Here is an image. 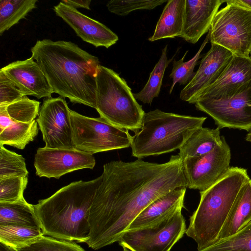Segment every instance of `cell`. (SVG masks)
Masks as SVG:
<instances>
[{"mask_svg": "<svg viewBox=\"0 0 251 251\" xmlns=\"http://www.w3.org/2000/svg\"><path fill=\"white\" fill-rule=\"evenodd\" d=\"M101 176L89 212V238L85 242L95 250L118 242L154 200L177 187H187L178 154L161 164L141 159L112 161L103 165Z\"/></svg>", "mask_w": 251, "mask_h": 251, "instance_id": "obj_1", "label": "cell"}, {"mask_svg": "<svg viewBox=\"0 0 251 251\" xmlns=\"http://www.w3.org/2000/svg\"><path fill=\"white\" fill-rule=\"evenodd\" d=\"M31 51L53 93L96 108L97 57L72 42L50 39L37 40Z\"/></svg>", "mask_w": 251, "mask_h": 251, "instance_id": "obj_2", "label": "cell"}, {"mask_svg": "<svg viewBox=\"0 0 251 251\" xmlns=\"http://www.w3.org/2000/svg\"><path fill=\"white\" fill-rule=\"evenodd\" d=\"M101 180L100 176L71 182L33 205L44 235L85 243L89 238V210Z\"/></svg>", "mask_w": 251, "mask_h": 251, "instance_id": "obj_3", "label": "cell"}, {"mask_svg": "<svg viewBox=\"0 0 251 251\" xmlns=\"http://www.w3.org/2000/svg\"><path fill=\"white\" fill-rule=\"evenodd\" d=\"M249 179L246 169L230 167L214 184L200 191V203L185 232L197 243L198 251L216 241L236 196Z\"/></svg>", "mask_w": 251, "mask_h": 251, "instance_id": "obj_4", "label": "cell"}, {"mask_svg": "<svg viewBox=\"0 0 251 251\" xmlns=\"http://www.w3.org/2000/svg\"><path fill=\"white\" fill-rule=\"evenodd\" d=\"M206 119L158 109L145 113L141 128L132 136V155L141 159L179 149Z\"/></svg>", "mask_w": 251, "mask_h": 251, "instance_id": "obj_5", "label": "cell"}, {"mask_svg": "<svg viewBox=\"0 0 251 251\" xmlns=\"http://www.w3.org/2000/svg\"><path fill=\"white\" fill-rule=\"evenodd\" d=\"M96 82V109L100 117L116 126L138 131L145 112L126 81L113 70L100 65Z\"/></svg>", "mask_w": 251, "mask_h": 251, "instance_id": "obj_6", "label": "cell"}, {"mask_svg": "<svg viewBox=\"0 0 251 251\" xmlns=\"http://www.w3.org/2000/svg\"><path fill=\"white\" fill-rule=\"evenodd\" d=\"M215 15L208 31L211 44L222 46L233 55L249 56L251 52V10L233 0Z\"/></svg>", "mask_w": 251, "mask_h": 251, "instance_id": "obj_7", "label": "cell"}, {"mask_svg": "<svg viewBox=\"0 0 251 251\" xmlns=\"http://www.w3.org/2000/svg\"><path fill=\"white\" fill-rule=\"evenodd\" d=\"M74 148L93 154L130 147L132 136L128 130L104 119L91 118L70 110Z\"/></svg>", "mask_w": 251, "mask_h": 251, "instance_id": "obj_8", "label": "cell"}, {"mask_svg": "<svg viewBox=\"0 0 251 251\" xmlns=\"http://www.w3.org/2000/svg\"><path fill=\"white\" fill-rule=\"evenodd\" d=\"M182 209L154 225L125 231L118 241L119 245L133 251H170L187 229Z\"/></svg>", "mask_w": 251, "mask_h": 251, "instance_id": "obj_9", "label": "cell"}, {"mask_svg": "<svg viewBox=\"0 0 251 251\" xmlns=\"http://www.w3.org/2000/svg\"><path fill=\"white\" fill-rule=\"evenodd\" d=\"M71 109L62 97L44 100L36 121L45 147L73 149Z\"/></svg>", "mask_w": 251, "mask_h": 251, "instance_id": "obj_10", "label": "cell"}, {"mask_svg": "<svg viewBox=\"0 0 251 251\" xmlns=\"http://www.w3.org/2000/svg\"><path fill=\"white\" fill-rule=\"evenodd\" d=\"M199 110L211 117L219 128L251 130V86L225 99H201L194 103Z\"/></svg>", "mask_w": 251, "mask_h": 251, "instance_id": "obj_11", "label": "cell"}, {"mask_svg": "<svg viewBox=\"0 0 251 251\" xmlns=\"http://www.w3.org/2000/svg\"><path fill=\"white\" fill-rule=\"evenodd\" d=\"M230 149L225 137L211 152L202 156L183 160L187 187L204 191L217 182L229 169Z\"/></svg>", "mask_w": 251, "mask_h": 251, "instance_id": "obj_12", "label": "cell"}, {"mask_svg": "<svg viewBox=\"0 0 251 251\" xmlns=\"http://www.w3.org/2000/svg\"><path fill=\"white\" fill-rule=\"evenodd\" d=\"M95 164L93 154L88 152L75 148L51 149L45 147L37 149L34 162L37 176L56 179L78 170L93 169Z\"/></svg>", "mask_w": 251, "mask_h": 251, "instance_id": "obj_13", "label": "cell"}, {"mask_svg": "<svg viewBox=\"0 0 251 251\" xmlns=\"http://www.w3.org/2000/svg\"><path fill=\"white\" fill-rule=\"evenodd\" d=\"M233 56L226 48L211 44L210 50L202 58L194 76L181 91L180 99L192 104L201 92L219 78Z\"/></svg>", "mask_w": 251, "mask_h": 251, "instance_id": "obj_14", "label": "cell"}, {"mask_svg": "<svg viewBox=\"0 0 251 251\" xmlns=\"http://www.w3.org/2000/svg\"><path fill=\"white\" fill-rule=\"evenodd\" d=\"M251 86V57L233 55L219 77L201 92L192 104L201 99H221L238 94Z\"/></svg>", "mask_w": 251, "mask_h": 251, "instance_id": "obj_15", "label": "cell"}, {"mask_svg": "<svg viewBox=\"0 0 251 251\" xmlns=\"http://www.w3.org/2000/svg\"><path fill=\"white\" fill-rule=\"evenodd\" d=\"M57 16L64 21L82 40L96 47L108 48L117 43L118 36L98 21L61 1L53 7Z\"/></svg>", "mask_w": 251, "mask_h": 251, "instance_id": "obj_16", "label": "cell"}, {"mask_svg": "<svg viewBox=\"0 0 251 251\" xmlns=\"http://www.w3.org/2000/svg\"><path fill=\"white\" fill-rule=\"evenodd\" d=\"M26 96L50 98L53 93L38 63L31 57L13 62L0 70Z\"/></svg>", "mask_w": 251, "mask_h": 251, "instance_id": "obj_17", "label": "cell"}, {"mask_svg": "<svg viewBox=\"0 0 251 251\" xmlns=\"http://www.w3.org/2000/svg\"><path fill=\"white\" fill-rule=\"evenodd\" d=\"M224 0H186L184 20L181 37L196 43L209 31L213 19Z\"/></svg>", "mask_w": 251, "mask_h": 251, "instance_id": "obj_18", "label": "cell"}, {"mask_svg": "<svg viewBox=\"0 0 251 251\" xmlns=\"http://www.w3.org/2000/svg\"><path fill=\"white\" fill-rule=\"evenodd\" d=\"M186 188L185 186L177 187L154 200L135 218L126 230L154 225L177 209H182Z\"/></svg>", "mask_w": 251, "mask_h": 251, "instance_id": "obj_19", "label": "cell"}, {"mask_svg": "<svg viewBox=\"0 0 251 251\" xmlns=\"http://www.w3.org/2000/svg\"><path fill=\"white\" fill-rule=\"evenodd\" d=\"M251 221V179L250 178L236 196L215 242L236 233Z\"/></svg>", "mask_w": 251, "mask_h": 251, "instance_id": "obj_20", "label": "cell"}, {"mask_svg": "<svg viewBox=\"0 0 251 251\" xmlns=\"http://www.w3.org/2000/svg\"><path fill=\"white\" fill-rule=\"evenodd\" d=\"M186 0H168L149 41L181 37L184 20Z\"/></svg>", "mask_w": 251, "mask_h": 251, "instance_id": "obj_21", "label": "cell"}, {"mask_svg": "<svg viewBox=\"0 0 251 251\" xmlns=\"http://www.w3.org/2000/svg\"><path fill=\"white\" fill-rule=\"evenodd\" d=\"M220 128L201 127L197 129L179 149L178 154L183 160L203 155L213 151L222 143Z\"/></svg>", "mask_w": 251, "mask_h": 251, "instance_id": "obj_22", "label": "cell"}, {"mask_svg": "<svg viewBox=\"0 0 251 251\" xmlns=\"http://www.w3.org/2000/svg\"><path fill=\"white\" fill-rule=\"evenodd\" d=\"M2 224L41 229L33 205L25 198L13 202H0V225Z\"/></svg>", "mask_w": 251, "mask_h": 251, "instance_id": "obj_23", "label": "cell"}, {"mask_svg": "<svg viewBox=\"0 0 251 251\" xmlns=\"http://www.w3.org/2000/svg\"><path fill=\"white\" fill-rule=\"evenodd\" d=\"M37 1V0H0V35L35 8Z\"/></svg>", "mask_w": 251, "mask_h": 251, "instance_id": "obj_24", "label": "cell"}, {"mask_svg": "<svg viewBox=\"0 0 251 251\" xmlns=\"http://www.w3.org/2000/svg\"><path fill=\"white\" fill-rule=\"evenodd\" d=\"M37 124L35 120L30 123L14 122L0 131V144L24 149L37 135Z\"/></svg>", "mask_w": 251, "mask_h": 251, "instance_id": "obj_25", "label": "cell"}, {"mask_svg": "<svg viewBox=\"0 0 251 251\" xmlns=\"http://www.w3.org/2000/svg\"><path fill=\"white\" fill-rule=\"evenodd\" d=\"M167 46L166 45L162 50L161 56L150 73L149 80L144 88L139 92L133 93L136 100L151 104L153 99L158 97L166 69L173 59V57L168 59Z\"/></svg>", "mask_w": 251, "mask_h": 251, "instance_id": "obj_26", "label": "cell"}, {"mask_svg": "<svg viewBox=\"0 0 251 251\" xmlns=\"http://www.w3.org/2000/svg\"><path fill=\"white\" fill-rule=\"evenodd\" d=\"M43 235L41 229L15 225H0V242L15 249L24 247Z\"/></svg>", "mask_w": 251, "mask_h": 251, "instance_id": "obj_27", "label": "cell"}, {"mask_svg": "<svg viewBox=\"0 0 251 251\" xmlns=\"http://www.w3.org/2000/svg\"><path fill=\"white\" fill-rule=\"evenodd\" d=\"M40 104L39 101L25 96L7 105L0 106V112L7 115L14 122L30 123L39 115Z\"/></svg>", "mask_w": 251, "mask_h": 251, "instance_id": "obj_28", "label": "cell"}, {"mask_svg": "<svg viewBox=\"0 0 251 251\" xmlns=\"http://www.w3.org/2000/svg\"><path fill=\"white\" fill-rule=\"evenodd\" d=\"M209 34L208 33L205 39L202 43L199 50L196 54L189 60L184 62V58L188 52L187 50L183 57L178 61L174 60L173 63V68L170 75L172 79V84L170 87L169 93L171 94L175 85L178 83L180 85L188 84L195 75L194 69L198 64V60L201 57V52L208 43Z\"/></svg>", "mask_w": 251, "mask_h": 251, "instance_id": "obj_29", "label": "cell"}, {"mask_svg": "<svg viewBox=\"0 0 251 251\" xmlns=\"http://www.w3.org/2000/svg\"><path fill=\"white\" fill-rule=\"evenodd\" d=\"M199 251H251V221L232 235Z\"/></svg>", "mask_w": 251, "mask_h": 251, "instance_id": "obj_30", "label": "cell"}, {"mask_svg": "<svg viewBox=\"0 0 251 251\" xmlns=\"http://www.w3.org/2000/svg\"><path fill=\"white\" fill-rule=\"evenodd\" d=\"M25 158L0 144V179L28 176Z\"/></svg>", "mask_w": 251, "mask_h": 251, "instance_id": "obj_31", "label": "cell"}, {"mask_svg": "<svg viewBox=\"0 0 251 251\" xmlns=\"http://www.w3.org/2000/svg\"><path fill=\"white\" fill-rule=\"evenodd\" d=\"M16 250L17 251H85L75 243L44 235Z\"/></svg>", "mask_w": 251, "mask_h": 251, "instance_id": "obj_32", "label": "cell"}, {"mask_svg": "<svg viewBox=\"0 0 251 251\" xmlns=\"http://www.w3.org/2000/svg\"><path fill=\"white\" fill-rule=\"evenodd\" d=\"M167 0H111L107 3L108 10L119 16H126L136 10H151L167 2Z\"/></svg>", "mask_w": 251, "mask_h": 251, "instance_id": "obj_33", "label": "cell"}, {"mask_svg": "<svg viewBox=\"0 0 251 251\" xmlns=\"http://www.w3.org/2000/svg\"><path fill=\"white\" fill-rule=\"evenodd\" d=\"M28 176L0 179V202H13L24 198Z\"/></svg>", "mask_w": 251, "mask_h": 251, "instance_id": "obj_34", "label": "cell"}, {"mask_svg": "<svg viewBox=\"0 0 251 251\" xmlns=\"http://www.w3.org/2000/svg\"><path fill=\"white\" fill-rule=\"evenodd\" d=\"M26 96L0 71V106L7 105Z\"/></svg>", "mask_w": 251, "mask_h": 251, "instance_id": "obj_35", "label": "cell"}, {"mask_svg": "<svg viewBox=\"0 0 251 251\" xmlns=\"http://www.w3.org/2000/svg\"><path fill=\"white\" fill-rule=\"evenodd\" d=\"M60 1L76 9V8H83L88 10L91 9L90 7L91 2V0H62Z\"/></svg>", "mask_w": 251, "mask_h": 251, "instance_id": "obj_36", "label": "cell"}, {"mask_svg": "<svg viewBox=\"0 0 251 251\" xmlns=\"http://www.w3.org/2000/svg\"><path fill=\"white\" fill-rule=\"evenodd\" d=\"M14 122L7 115L0 112V131L9 126Z\"/></svg>", "mask_w": 251, "mask_h": 251, "instance_id": "obj_37", "label": "cell"}, {"mask_svg": "<svg viewBox=\"0 0 251 251\" xmlns=\"http://www.w3.org/2000/svg\"><path fill=\"white\" fill-rule=\"evenodd\" d=\"M238 3L247 8L251 10V0H233Z\"/></svg>", "mask_w": 251, "mask_h": 251, "instance_id": "obj_38", "label": "cell"}, {"mask_svg": "<svg viewBox=\"0 0 251 251\" xmlns=\"http://www.w3.org/2000/svg\"><path fill=\"white\" fill-rule=\"evenodd\" d=\"M0 251H17L16 250L5 243L0 242Z\"/></svg>", "mask_w": 251, "mask_h": 251, "instance_id": "obj_39", "label": "cell"}, {"mask_svg": "<svg viewBox=\"0 0 251 251\" xmlns=\"http://www.w3.org/2000/svg\"><path fill=\"white\" fill-rule=\"evenodd\" d=\"M246 140L247 141H249V142H251V132L248 133L247 134V136H246Z\"/></svg>", "mask_w": 251, "mask_h": 251, "instance_id": "obj_40", "label": "cell"}, {"mask_svg": "<svg viewBox=\"0 0 251 251\" xmlns=\"http://www.w3.org/2000/svg\"><path fill=\"white\" fill-rule=\"evenodd\" d=\"M123 248V251H133L130 249L126 248Z\"/></svg>", "mask_w": 251, "mask_h": 251, "instance_id": "obj_41", "label": "cell"}, {"mask_svg": "<svg viewBox=\"0 0 251 251\" xmlns=\"http://www.w3.org/2000/svg\"><path fill=\"white\" fill-rule=\"evenodd\" d=\"M250 54L251 55V52Z\"/></svg>", "mask_w": 251, "mask_h": 251, "instance_id": "obj_42", "label": "cell"}]
</instances>
